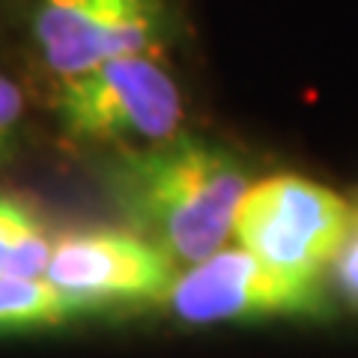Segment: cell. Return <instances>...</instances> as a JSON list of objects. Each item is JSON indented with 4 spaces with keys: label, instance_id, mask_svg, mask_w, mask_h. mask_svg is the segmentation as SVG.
Returning <instances> with one entry per match:
<instances>
[{
    "label": "cell",
    "instance_id": "cell-2",
    "mask_svg": "<svg viewBox=\"0 0 358 358\" xmlns=\"http://www.w3.org/2000/svg\"><path fill=\"white\" fill-rule=\"evenodd\" d=\"M57 120L78 143L141 147L179 131L182 96L152 57L129 54L63 78Z\"/></svg>",
    "mask_w": 358,
    "mask_h": 358
},
{
    "label": "cell",
    "instance_id": "cell-8",
    "mask_svg": "<svg viewBox=\"0 0 358 358\" xmlns=\"http://www.w3.org/2000/svg\"><path fill=\"white\" fill-rule=\"evenodd\" d=\"M81 308L39 278H0V331L60 326Z\"/></svg>",
    "mask_w": 358,
    "mask_h": 358
},
{
    "label": "cell",
    "instance_id": "cell-4",
    "mask_svg": "<svg viewBox=\"0 0 358 358\" xmlns=\"http://www.w3.org/2000/svg\"><path fill=\"white\" fill-rule=\"evenodd\" d=\"M176 317L188 322H233L310 317L326 305L320 278L289 275L251 251H215L167 289Z\"/></svg>",
    "mask_w": 358,
    "mask_h": 358
},
{
    "label": "cell",
    "instance_id": "cell-11",
    "mask_svg": "<svg viewBox=\"0 0 358 358\" xmlns=\"http://www.w3.org/2000/svg\"><path fill=\"white\" fill-rule=\"evenodd\" d=\"M355 224H358V212H355Z\"/></svg>",
    "mask_w": 358,
    "mask_h": 358
},
{
    "label": "cell",
    "instance_id": "cell-10",
    "mask_svg": "<svg viewBox=\"0 0 358 358\" xmlns=\"http://www.w3.org/2000/svg\"><path fill=\"white\" fill-rule=\"evenodd\" d=\"M334 272H338V281L346 299H352L358 305V224L352 227L350 239L341 245V251L334 254Z\"/></svg>",
    "mask_w": 358,
    "mask_h": 358
},
{
    "label": "cell",
    "instance_id": "cell-3",
    "mask_svg": "<svg viewBox=\"0 0 358 358\" xmlns=\"http://www.w3.org/2000/svg\"><path fill=\"white\" fill-rule=\"evenodd\" d=\"M352 227L355 212L334 192L305 176L281 173L245 188L230 233L263 263L320 278Z\"/></svg>",
    "mask_w": 358,
    "mask_h": 358
},
{
    "label": "cell",
    "instance_id": "cell-9",
    "mask_svg": "<svg viewBox=\"0 0 358 358\" xmlns=\"http://www.w3.org/2000/svg\"><path fill=\"white\" fill-rule=\"evenodd\" d=\"M21 108H24V102H21L18 87L6 75H0V159L13 147V138L21 122Z\"/></svg>",
    "mask_w": 358,
    "mask_h": 358
},
{
    "label": "cell",
    "instance_id": "cell-5",
    "mask_svg": "<svg viewBox=\"0 0 358 358\" xmlns=\"http://www.w3.org/2000/svg\"><path fill=\"white\" fill-rule=\"evenodd\" d=\"M167 27L164 0H36L33 36L45 66L60 78L147 54Z\"/></svg>",
    "mask_w": 358,
    "mask_h": 358
},
{
    "label": "cell",
    "instance_id": "cell-6",
    "mask_svg": "<svg viewBox=\"0 0 358 358\" xmlns=\"http://www.w3.org/2000/svg\"><path fill=\"white\" fill-rule=\"evenodd\" d=\"M45 275V281H51L84 310L102 301H147L167 296L176 263L138 233L90 230L69 233L54 242Z\"/></svg>",
    "mask_w": 358,
    "mask_h": 358
},
{
    "label": "cell",
    "instance_id": "cell-1",
    "mask_svg": "<svg viewBox=\"0 0 358 358\" xmlns=\"http://www.w3.org/2000/svg\"><path fill=\"white\" fill-rule=\"evenodd\" d=\"M108 188L138 236L194 266L230 236L248 176L233 152L176 131L126 147L108 167Z\"/></svg>",
    "mask_w": 358,
    "mask_h": 358
},
{
    "label": "cell",
    "instance_id": "cell-7",
    "mask_svg": "<svg viewBox=\"0 0 358 358\" xmlns=\"http://www.w3.org/2000/svg\"><path fill=\"white\" fill-rule=\"evenodd\" d=\"M51 239L27 203L0 194V278L45 275Z\"/></svg>",
    "mask_w": 358,
    "mask_h": 358
}]
</instances>
